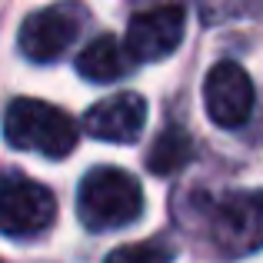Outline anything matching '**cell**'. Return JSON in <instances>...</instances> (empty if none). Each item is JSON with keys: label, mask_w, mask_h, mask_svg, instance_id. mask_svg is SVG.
<instances>
[{"label": "cell", "mask_w": 263, "mask_h": 263, "mask_svg": "<svg viewBox=\"0 0 263 263\" xmlns=\"http://www.w3.org/2000/svg\"><path fill=\"white\" fill-rule=\"evenodd\" d=\"M84 10L73 4H57V7H44L33 10L30 17L20 24V50L27 60L33 64H53L60 60L67 50L73 47L77 33L84 30Z\"/></svg>", "instance_id": "5b68a950"}, {"label": "cell", "mask_w": 263, "mask_h": 263, "mask_svg": "<svg viewBox=\"0 0 263 263\" xmlns=\"http://www.w3.org/2000/svg\"><path fill=\"white\" fill-rule=\"evenodd\" d=\"M57 217V200L44 183L27 177H7L0 183V233L4 237H37Z\"/></svg>", "instance_id": "277c9868"}, {"label": "cell", "mask_w": 263, "mask_h": 263, "mask_svg": "<svg viewBox=\"0 0 263 263\" xmlns=\"http://www.w3.org/2000/svg\"><path fill=\"white\" fill-rule=\"evenodd\" d=\"M193 157V143L190 137L183 134V130L170 127L163 130L160 137H157V143L150 147V157H147V167L154 170V174L167 177V174H177L180 167H186Z\"/></svg>", "instance_id": "30bf717a"}, {"label": "cell", "mask_w": 263, "mask_h": 263, "mask_svg": "<svg viewBox=\"0 0 263 263\" xmlns=\"http://www.w3.org/2000/svg\"><path fill=\"white\" fill-rule=\"evenodd\" d=\"M206 233L227 257L263 247V193H220L206 200Z\"/></svg>", "instance_id": "3957f363"}, {"label": "cell", "mask_w": 263, "mask_h": 263, "mask_svg": "<svg viewBox=\"0 0 263 263\" xmlns=\"http://www.w3.org/2000/svg\"><path fill=\"white\" fill-rule=\"evenodd\" d=\"M253 80L233 60H220L203 80V107L217 127L237 130L253 114Z\"/></svg>", "instance_id": "52a82bcc"}, {"label": "cell", "mask_w": 263, "mask_h": 263, "mask_svg": "<svg viewBox=\"0 0 263 263\" xmlns=\"http://www.w3.org/2000/svg\"><path fill=\"white\" fill-rule=\"evenodd\" d=\"M174 260V247L163 240H143V243H127L117 247L103 263H170Z\"/></svg>", "instance_id": "8fae6325"}, {"label": "cell", "mask_w": 263, "mask_h": 263, "mask_svg": "<svg viewBox=\"0 0 263 263\" xmlns=\"http://www.w3.org/2000/svg\"><path fill=\"white\" fill-rule=\"evenodd\" d=\"M143 127H147V100L130 90L93 103L84 114V130L93 140L107 143H134Z\"/></svg>", "instance_id": "ba28073f"}, {"label": "cell", "mask_w": 263, "mask_h": 263, "mask_svg": "<svg viewBox=\"0 0 263 263\" xmlns=\"http://www.w3.org/2000/svg\"><path fill=\"white\" fill-rule=\"evenodd\" d=\"M4 137L13 150H30L50 160H64L77 147V123L53 103L20 97L4 114Z\"/></svg>", "instance_id": "6da1fadb"}, {"label": "cell", "mask_w": 263, "mask_h": 263, "mask_svg": "<svg viewBox=\"0 0 263 263\" xmlns=\"http://www.w3.org/2000/svg\"><path fill=\"white\" fill-rule=\"evenodd\" d=\"M183 24H186V10L180 4L137 10L127 24V37H123L127 47L123 50L130 53V60H140V64L167 60L183 40Z\"/></svg>", "instance_id": "8992f818"}, {"label": "cell", "mask_w": 263, "mask_h": 263, "mask_svg": "<svg viewBox=\"0 0 263 263\" xmlns=\"http://www.w3.org/2000/svg\"><path fill=\"white\" fill-rule=\"evenodd\" d=\"M134 60L127 57V50L120 47V40L103 33V37H93L84 50L77 53V73L90 84H114L123 73L130 70Z\"/></svg>", "instance_id": "9c48e42d"}, {"label": "cell", "mask_w": 263, "mask_h": 263, "mask_svg": "<svg viewBox=\"0 0 263 263\" xmlns=\"http://www.w3.org/2000/svg\"><path fill=\"white\" fill-rule=\"evenodd\" d=\"M143 210V190L127 170L117 167H93L80 180L77 190V213L87 230H120L134 223Z\"/></svg>", "instance_id": "7a4b0ae2"}]
</instances>
